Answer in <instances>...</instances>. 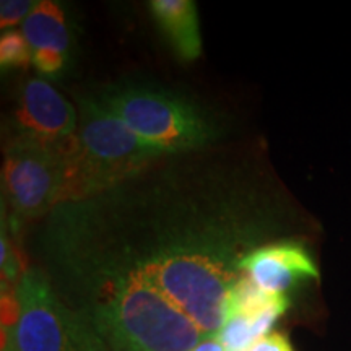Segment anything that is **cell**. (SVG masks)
<instances>
[{
  "instance_id": "cell-3",
  "label": "cell",
  "mask_w": 351,
  "mask_h": 351,
  "mask_svg": "<svg viewBox=\"0 0 351 351\" xmlns=\"http://www.w3.org/2000/svg\"><path fill=\"white\" fill-rule=\"evenodd\" d=\"M138 274L195 324L205 339L218 337L239 271L213 256L171 251L135 267Z\"/></svg>"
},
{
  "instance_id": "cell-9",
  "label": "cell",
  "mask_w": 351,
  "mask_h": 351,
  "mask_svg": "<svg viewBox=\"0 0 351 351\" xmlns=\"http://www.w3.org/2000/svg\"><path fill=\"white\" fill-rule=\"evenodd\" d=\"M150 8L174 51L184 60L202 54V38L195 2L192 0H153Z\"/></svg>"
},
{
  "instance_id": "cell-7",
  "label": "cell",
  "mask_w": 351,
  "mask_h": 351,
  "mask_svg": "<svg viewBox=\"0 0 351 351\" xmlns=\"http://www.w3.org/2000/svg\"><path fill=\"white\" fill-rule=\"evenodd\" d=\"M20 137L57 143L72 137L78 127L77 109L41 78L26 82L15 112Z\"/></svg>"
},
{
  "instance_id": "cell-2",
  "label": "cell",
  "mask_w": 351,
  "mask_h": 351,
  "mask_svg": "<svg viewBox=\"0 0 351 351\" xmlns=\"http://www.w3.org/2000/svg\"><path fill=\"white\" fill-rule=\"evenodd\" d=\"M60 155L59 202H67L111 189L165 152L140 138L98 101L86 99L77 132L60 142Z\"/></svg>"
},
{
  "instance_id": "cell-16",
  "label": "cell",
  "mask_w": 351,
  "mask_h": 351,
  "mask_svg": "<svg viewBox=\"0 0 351 351\" xmlns=\"http://www.w3.org/2000/svg\"><path fill=\"white\" fill-rule=\"evenodd\" d=\"M0 351H19L15 341V326H2V348Z\"/></svg>"
},
{
  "instance_id": "cell-6",
  "label": "cell",
  "mask_w": 351,
  "mask_h": 351,
  "mask_svg": "<svg viewBox=\"0 0 351 351\" xmlns=\"http://www.w3.org/2000/svg\"><path fill=\"white\" fill-rule=\"evenodd\" d=\"M2 184L8 204L19 217H38L59 204L60 142L47 143L19 135L5 152Z\"/></svg>"
},
{
  "instance_id": "cell-14",
  "label": "cell",
  "mask_w": 351,
  "mask_h": 351,
  "mask_svg": "<svg viewBox=\"0 0 351 351\" xmlns=\"http://www.w3.org/2000/svg\"><path fill=\"white\" fill-rule=\"evenodd\" d=\"M67 64V54L57 51H34L33 65L39 73L47 77H56L62 72Z\"/></svg>"
},
{
  "instance_id": "cell-4",
  "label": "cell",
  "mask_w": 351,
  "mask_h": 351,
  "mask_svg": "<svg viewBox=\"0 0 351 351\" xmlns=\"http://www.w3.org/2000/svg\"><path fill=\"white\" fill-rule=\"evenodd\" d=\"M145 142L165 153L194 150L213 138V127L192 104L150 88H122L96 99Z\"/></svg>"
},
{
  "instance_id": "cell-17",
  "label": "cell",
  "mask_w": 351,
  "mask_h": 351,
  "mask_svg": "<svg viewBox=\"0 0 351 351\" xmlns=\"http://www.w3.org/2000/svg\"><path fill=\"white\" fill-rule=\"evenodd\" d=\"M192 351H226V348L223 346L221 341L218 340V337H213V339L202 340Z\"/></svg>"
},
{
  "instance_id": "cell-12",
  "label": "cell",
  "mask_w": 351,
  "mask_h": 351,
  "mask_svg": "<svg viewBox=\"0 0 351 351\" xmlns=\"http://www.w3.org/2000/svg\"><path fill=\"white\" fill-rule=\"evenodd\" d=\"M33 64V51L23 33L10 29L0 36V65L2 69H25Z\"/></svg>"
},
{
  "instance_id": "cell-11",
  "label": "cell",
  "mask_w": 351,
  "mask_h": 351,
  "mask_svg": "<svg viewBox=\"0 0 351 351\" xmlns=\"http://www.w3.org/2000/svg\"><path fill=\"white\" fill-rule=\"evenodd\" d=\"M289 301L287 296H275L262 291L256 283L243 274L232 285L226 302V315H245L257 320L262 317H282L288 309Z\"/></svg>"
},
{
  "instance_id": "cell-13",
  "label": "cell",
  "mask_w": 351,
  "mask_h": 351,
  "mask_svg": "<svg viewBox=\"0 0 351 351\" xmlns=\"http://www.w3.org/2000/svg\"><path fill=\"white\" fill-rule=\"evenodd\" d=\"M36 5L38 2H32V0H2L0 3V28L2 32H10L13 26L25 23Z\"/></svg>"
},
{
  "instance_id": "cell-1",
  "label": "cell",
  "mask_w": 351,
  "mask_h": 351,
  "mask_svg": "<svg viewBox=\"0 0 351 351\" xmlns=\"http://www.w3.org/2000/svg\"><path fill=\"white\" fill-rule=\"evenodd\" d=\"M86 315L108 351H192L205 339L137 269L104 285Z\"/></svg>"
},
{
  "instance_id": "cell-5",
  "label": "cell",
  "mask_w": 351,
  "mask_h": 351,
  "mask_svg": "<svg viewBox=\"0 0 351 351\" xmlns=\"http://www.w3.org/2000/svg\"><path fill=\"white\" fill-rule=\"evenodd\" d=\"M16 300L19 351H108L90 317L65 307L39 271L21 275Z\"/></svg>"
},
{
  "instance_id": "cell-10",
  "label": "cell",
  "mask_w": 351,
  "mask_h": 351,
  "mask_svg": "<svg viewBox=\"0 0 351 351\" xmlns=\"http://www.w3.org/2000/svg\"><path fill=\"white\" fill-rule=\"evenodd\" d=\"M32 51L69 52V26L65 13L59 3L43 0L26 19L21 29Z\"/></svg>"
},
{
  "instance_id": "cell-8",
  "label": "cell",
  "mask_w": 351,
  "mask_h": 351,
  "mask_svg": "<svg viewBox=\"0 0 351 351\" xmlns=\"http://www.w3.org/2000/svg\"><path fill=\"white\" fill-rule=\"evenodd\" d=\"M238 269L262 291L287 296L298 282L317 278L319 270L306 249L295 243L267 244L238 261Z\"/></svg>"
},
{
  "instance_id": "cell-15",
  "label": "cell",
  "mask_w": 351,
  "mask_h": 351,
  "mask_svg": "<svg viewBox=\"0 0 351 351\" xmlns=\"http://www.w3.org/2000/svg\"><path fill=\"white\" fill-rule=\"evenodd\" d=\"M247 351H295L288 337L280 332H271L269 335L257 340Z\"/></svg>"
}]
</instances>
